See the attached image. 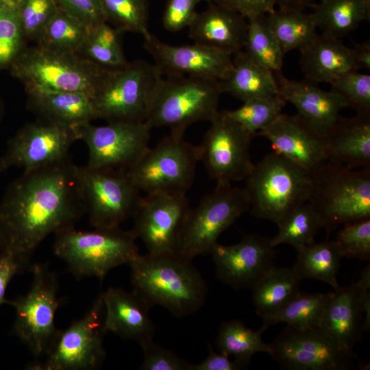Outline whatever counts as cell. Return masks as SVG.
<instances>
[{
    "label": "cell",
    "mask_w": 370,
    "mask_h": 370,
    "mask_svg": "<svg viewBox=\"0 0 370 370\" xmlns=\"http://www.w3.org/2000/svg\"><path fill=\"white\" fill-rule=\"evenodd\" d=\"M184 134L171 132L150 148L126 173L145 194L186 195L193 185L197 163V146Z\"/></svg>",
    "instance_id": "9c48e42d"
},
{
    "label": "cell",
    "mask_w": 370,
    "mask_h": 370,
    "mask_svg": "<svg viewBox=\"0 0 370 370\" xmlns=\"http://www.w3.org/2000/svg\"><path fill=\"white\" fill-rule=\"evenodd\" d=\"M245 180L251 214L277 225L308 201L310 171L274 151L254 164Z\"/></svg>",
    "instance_id": "277c9868"
},
{
    "label": "cell",
    "mask_w": 370,
    "mask_h": 370,
    "mask_svg": "<svg viewBox=\"0 0 370 370\" xmlns=\"http://www.w3.org/2000/svg\"><path fill=\"white\" fill-rule=\"evenodd\" d=\"M55 234V255L78 279L93 276L102 281L110 270L129 264L139 254L133 232L119 227L91 231L71 227Z\"/></svg>",
    "instance_id": "5b68a950"
},
{
    "label": "cell",
    "mask_w": 370,
    "mask_h": 370,
    "mask_svg": "<svg viewBox=\"0 0 370 370\" xmlns=\"http://www.w3.org/2000/svg\"><path fill=\"white\" fill-rule=\"evenodd\" d=\"M249 210L244 188L232 183H217L194 208H190L182 228L177 254L187 260L210 254L220 235Z\"/></svg>",
    "instance_id": "30bf717a"
},
{
    "label": "cell",
    "mask_w": 370,
    "mask_h": 370,
    "mask_svg": "<svg viewBox=\"0 0 370 370\" xmlns=\"http://www.w3.org/2000/svg\"><path fill=\"white\" fill-rule=\"evenodd\" d=\"M1 112H2V108H1V102H0V118H1Z\"/></svg>",
    "instance_id": "6f0895ef"
},
{
    "label": "cell",
    "mask_w": 370,
    "mask_h": 370,
    "mask_svg": "<svg viewBox=\"0 0 370 370\" xmlns=\"http://www.w3.org/2000/svg\"><path fill=\"white\" fill-rule=\"evenodd\" d=\"M78 140L88 149L89 167L127 171L149 149L151 129L145 122L90 123L75 127Z\"/></svg>",
    "instance_id": "9a60e30c"
},
{
    "label": "cell",
    "mask_w": 370,
    "mask_h": 370,
    "mask_svg": "<svg viewBox=\"0 0 370 370\" xmlns=\"http://www.w3.org/2000/svg\"><path fill=\"white\" fill-rule=\"evenodd\" d=\"M343 256L335 241L312 243L297 251L293 268L301 280L311 278L329 284L334 290L339 286L336 275Z\"/></svg>",
    "instance_id": "1f68e13d"
},
{
    "label": "cell",
    "mask_w": 370,
    "mask_h": 370,
    "mask_svg": "<svg viewBox=\"0 0 370 370\" xmlns=\"http://www.w3.org/2000/svg\"><path fill=\"white\" fill-rule=\"evenodd\" d=\"M27 264L10 252L3 251L0 254V306L8 304V300L5 298L7 286L12 278Z\"/></svg>",
    "instance_id": "f907efd6"
},
{
    "label": "cell",
    "mask_w": 370,
    "mask_h": 370,
    "mask_svg": "<svg viewBox=\"0 0 370 370\" xmlns=\"http://www.w3.org/2000/svg\"><path fill=\"white\" fill-rule=\"evenodd\" d=\"M317 0H275L276 6L282 10H305Z\"/></svg>",
    "instance_id": "db71d44e"
},
{
    "label": "cell",
    "mask_w": 370,
    "mask_h": 370,
    "mask_svg": "<svg viewBox=\"0 0 370 370\" xmlns=\"http://www.w3.org/2000/svg\"><path fill=\"white\" fill-rule=\"evenodd\" d=\"M192 260L178 254L140 255L130 263L133 291L150 308H166L182 318L204 305L208 286Z\"/></svg>",
    "instance_id": "7a4b0ae2"
},
{
    "label": "cell",
    "mask_w": 370,
    "mask_h": 370,
    "mask_svg": "<svg viewBox=\"0 0 370 370\" xmlns=\"http://www.w3.org/2000/svg\"><path fill=\"white\" fill-rule=\"evenodd\" d=\"M280 95L293 104L309 126L325 136L340 118L347 103L338 93L320 88L316 84L288 79L281 71L274 73Z\"/></svg>",
    "instance_id": "603a6c76"
},
{
    "label": "cell",
    "mask_w": 370,
    "mask_h": 370,
    "mask_svg": "<svg viewBox=\"0 0 370 370\" xmlns=\"http://www.w3.org/2000/svg\"><path fill=\"white\" fill-rule=\"evenodd\" d=\"M104 307L101 294L86 314L59 330L42 362H34L31 370H91L105 359L103 338Z\"/></svg>",
    "instance_id": "4fadbf2b"
},
{
    "label": "cell",
    "mask_w": 370,
    "mask_h": 370,
    "mask_svg": "<svg viewBox=\"0 0 370 370\" xmlns=\"http://www.w3.org/2000/svg\"><path fill=\"white\" fill-rule=\"evenodd\" d=\"M0 2L10 8L17 9L21 0H0Z\"/></svg>",
    "instance_id": "11a10c76"
},
{
    "label": "cell",
    "mask_w": 370,
    "mask_h": 370,
    "mask_svg": "<svg viewBox=\"0 0 370 370\" xmlns=\"http://www.w3.org/2000/svg\"><path fill=\"white\" fill-rule=\"evenodd\" d=\"M144 358L141 370H189L190 364L174 352L166 349L153 341L141 346Z\"/></svg>",
    "instance_id": "bcb514c9"
},
{
    "label": "cell",
    "mask_w": 370,
    "mask_h": 370,
    "mask_svg": "<svg viewBox=\"0 0 370 370\" xmlns=\"http://www.w3.org/2000/svg\"><path fill=\"white\" fill-rule=\"evenodd\" d=\"M223 93L219 80L193 76L163 77L151 100L145 123L151 130L168 127L184 134L200 121H210L219 112Z\"/></svg>",
    "instance_id": "8992f818"
},
{
    "label": "cell",
    "mask_w": 370,
    "mask_h": 370,
    "mask_svg": "<svg viewBox=\"0 0 370 370\" xmlns=\"http://www.w3.org/2000/svg\"><path fill=\"white\" fill-rule=\"evenodd\" d=\"M310 8L322 34L341 39L370 18V0H317Z\"/></svg>",
    "instance_id": "f546056e"
},
{
    "label": "cell",
    "mask_w": 370,
    "mask_h": 370,
    "mask_svg": "<svg viewBox=\"0 0 370 370\" xmlns=\"http://www.w3.org/2000/svg\"><path fill=\"white\" fill-rule=\"evenodd\" d=\"M90 28L59 8L46 27L38 45L48 49L72 53H79Z\"/></svg>",
    "instance_id": "f35d334b"
},
{
    "label": "cell",
    "mask_w": 370,
    "mask_h": 370,
    "mask_svg": "<svg viewBox=\"0 0 370 370\" xmlns=\"http://www.w3.org/2000/svg\"><path fill=\"white\" fill-rule=\"evenodd\" d=\"M308 201L328 236L341 224L370 218V168L358 170L326 160L310 171Z\"/></svg>",
    "instance_id": "3957f363"
},
{
    "label": "cell",
    "mask_w": 370,
    "mask_h": 370,
    "mask_svg": "<svg viewBox=\"0 0 370 370\" xmlns=\"http://www.w3.org/2000/svg\"><path fill=\"white\" fill-rule=\"evenodd\" d=\"M319 328L343 351L354 354L362 332L370 329V286L358 281L332 292Z\"/></svg>",
    "instance_id": "44dd1931"
},
{
    "label": "cell",
    "mask_w": 370,
    "mask_h": 370,
    "mask_svg": "<svg viewBox=\"0 0 370 370\" xmlns=\"http://www.w3.org/2000/svg\"><path fill=\"white\" fill-rule=\"evenodd\" d=\"M27 92L30 107L45 121L75 128L97 119L91 98L84 93L48 90Z\"/></svg>",
    "instance_id": "83f0119b"
},
{
    "label": "cell",
    "mask_w": 370,
    "mask_h": 370,
    "mask_svg": "<svg viewBox=\"0 0 370 370\" xmlns=\"http://www.w3.org/2000/svg\"><path fill=\"white\" fill-rule=\"evenodd\" d=\"M104 307L103 330L139 345L151 342L155 325L149 316V306L133 291L110 287L101 293Z\"/></svg>",
    "instance_id": "cb8c5ba5"
},
{
    "label": "cell",
    "mask_w": 370,
    "mask_h": 370,
    "mask_svg": "<svg viewBox=\"0 0 370 370\" xmlns=\"http://www.w3.org/2000/svg\"><path fill=\"white\" fill-rule=\"evenodd\" d=\"M25 39L17 9L0 2V69H10L25 49Z\"/></svg>",
    "instance_id": "b9f144b4"
},
{
    "label": "cell",
    "mask_w": 370,
    "mask_h": 370,
    "mask_svg": "<svg viewBox=\"0 0 370 370\" xmlns=\"http://www.w3.org/2000/svg\"><path fill=\"white\" fill-rule=\"evenodd\" d=\"M122 32L106 21L90 29L79 54L106 69L121 68L127 64L120 40Z\"/></svg>",
    "instance_id": "d590c367"
},
{
    "label": "cell",
    "mask_w": 370,
    "mask_h": 370,
    "mask_svg": "<svg viewBox=\"0 0 370 370\" xmlns=\"http://www.w3.org/2000/svg\"><path fill=\"white\" fill-rule=\"evenodd\" d=\"M163 76L144 60L108 70L92 97L97 119L111 122H145L154 92Z\"/></svg>",
    "instance_id": "ba28073f"
},
{
    "label": "cell",
    "mask_w": 370,
    "mask_h": 370,
    "mask_svg": "<svg viewBox=\"0 0 370 370\" xmlns=\"http://www.w3.org/2000/svg\"><path fill=\"white\" fill-rule=\"evenodd\" d=\"M332 90L341 96L358 114L370 116V75L350 71L331 83Z\"/></svg>",
    "instance_id": "7bdbcfd3"
},
{
    "label": "cell",
    "mask_w": 370,
    "mask_h": 370,
    "mask_svg": "<svg viewBox=\"0 0 370 370\" xmlns=\"http://www.w3.org/2000/svg\"><path fill=\"white\" fill-rule=\"evenodd\" d=\"M77 140L75 127L45 121L26 124L9 140L0 174L12 166L27 172L63 161Z\"/></svg>",
    "instance_id": "ac0fdd59"
},
{
    "label": "cell",
    "mask_w": 370,
    "mask_h": 370,
    "mask_svg": "<svg viewBox=\"0 0 370 370\" xmlns=\"http://www.w3.org/2000/svg\"><path fill=\"white\" fill-rule=\"evenodd\" d=\"M270 356L286 370H347L354 354L340 349L319 328L286 325L270 343Z\"/></svg>",
    "instance_id": "e0dca14e"
},
{
    "label": "cell",
    "mask_w": 370,
    "mask_h": 370,
    "mask_svg": "<svg viewBox=\"0 0 370 370\" xmlns=\"http://www.w3.org/2000/svg\"><path fill=\"white\" fill-rule=\"evenodd\" d=\"M3 249H4V241H3V236L0 231V254L3 251Z\"/></svg>",
    "instance_id": "9f6ffc18"
},
{
    "label": "cell",
    "mask_w": 370,
    "mask_h": 370,
    "mask_svg": "<svg viewBox=\"0 0 370 370\" xmlns=\"http://www.w3.org/2000/svg\"><path fill=\"white\" fill-rule=\"evenodd\" d=\"M278 226L279 230L271 238V245L275 247L281 244H288L298 251L314 242L323 224L318 212L306 202L293 210Z\"/></svg>",
    "instance_id": "74e56055"
},
{
    "label": "cell",
    "mask_w": 370,
    "mask_h": 370,
    "mask_svg": "<svg viewBox=\"0 0 370 370\" xmlns=\"http://www.w3.org/2000/svg\"><path fill=\"white\" fill-rule=\"evenodd\" d=\"M76 166L67 158L12 182L0 203L3 251L28 262L47 236L74 227L85 212Z\"/></svg>",
    "instance_id": "6da1fadb"
},
{
    "label": "cell",
    "mask_w": 370,
    "mask_h": 370,
    "mask_svg": "<svg viewBox=\"0 0 370 370\" xmlns=\"http://www.w3.org/2000/svg\"><path fill=\"white\" fill-rule=\"evenodd\" d=\"M190 208L186 195L145 194L132 215V231L143 242L148 254H177Z\"/></svg>",
    "instance_id": "2e32d148"
},
{
    "label": "cell",
    "mask_w": 370,
    "mask_h": 370,
    "mask_svg": "<svg viewBox=\"0 0 370 370\" xmlns=\"http://www.w3.org/2000/svg\"><path fill=\"white\" fill-rule=\"evenodd\" d=\"M243 51L257 64L273 73L281 71L284 53L269 28L266 14L247 19Z\"/></svg>",
    "instance_id": "8d00e7d4"
},
{
    "label": "cell",
    "mask_w": 370,
    "mask_h": 370,
    "mask_svg": "<svg viewBox=\"0 0 370 370\" xmlns=\"http://www.w3.org/2000/svg\"><path fill=\"white\" fill-rule=\"evenodd\" d=\"M267 328L262 325L258 330L253 331L240 320L225 321L219 328L217 347L220 352L233 356L234 361L246 369L254 354H271L270 344L264 343L261 336Z\"/></svg>",
    "instance_id": "836d02e7"
},
{
    "label": "cell",
    "mask_w": 370,
    "mask_h": 370,
    "mask_svg": "<svg viewBox=\"0 0 370 370\" xmlns=\"http://www.w3.org/2000/svg\"><path fill=\"white\" fill-rule=\"evenodd\" d=\"M300 52L301 69L306 80L314 84L331 83L348 71H357L352 49L340 39L321 34Z\"/></svg>",
    "instance_id": "4316f807"
},
{
    "label": "cell",
    "mask_w": 370,
    "mask_h": 370,
    "mask_svg": "<svg viewBox=\"0 0 370 370\" xmlns=\"http://www.w3.org/2000/svg\"><path fill=\"white\" fill-rule=\"evenodd\" d=\"M258 136L267 138L274 152L308 171L327 160L325 137L297 114L282 113Z\"/></svg>",
    "instance_id": "7402d4cb"
},
{
    "label": "cell",
    "mask_w": 370,
    "mask_h": 370,
    "mask_svg": "<svg viewBox=\"0 0 370 370\" xmlns=\"http://www.w3.org/2000/svg\"><path fill=\"white\" fill-rule=\"evenodd\" d=\"M143 46L163 77L193 76L220 81L232 66V55L195 42L171 45L150 33L144 37Z\"/></svg>",
    "instance_id": "ffe728a7"
},
{
    "label": "cell",
    "mask_w": 370,
    "mask_h": 370,
    "mask_svg": "<svg viewBox=\"0 0 370 370\" xmlns=\"http://www.w3.org/2000/svg\"><path fill=\"white\" fill-rule=\"evenodd\" d=\"M201 0H169L164 11L162 24L169 32H176L188 27L195 17Z\"/></svg>",
    "instance_id": "7dc6e473"
},
{
    "label": "cell",
    "mask_w": 370,
    "mask_h": 370,
    "mask_svg": "<svg viewBox=\"0 0 370 370\" xmlns=\"http://www.w3.org/2000/svg\"><path fill=\"white\" fill-rule=\"evenodd\" d=\"M85 212L94 228H113L132 217L141 197L126 171L76 166Z\"/></svg>",
    "instance_id": "7c38bea8"
},
{
    "label": "cell",
    "mask_w": 370,
    "mask_h": 370,
    "mask_svg": "<svg viewBox=\"0 0 370 370\" xmlns=\"http://www.w3.org/2000/svg\"><path fill=\"white\" fill-rule=\"evenodd\" d=\"M286 103L279 95L271 97L250 99L243 101L239 108L225 112L230 119L254 137L282 114Z\"/></svg>",
    "instance_id": "ab89813d"
},
{
    "label": "cell",
    "mask_w": 370,
    "mask_h": 370,
    "mask_svg": "<svg viewBox=\"0 0 370 370\" xmlns=\"http://www.w3.org/2000/svg\"><path fill=\"white\" fill-rule=\"evenodd\" d=\"M237 12L249 19L259 15L267 14L275 9V0H206Z\"/></svg>",
    "instance_id": "681fc988"
},
{
    "label": "cell",
    "mask_w": 370,
    "mask_h": 370,
    "mask_svg": "<svg viewBox=\"0 0 370 370\" xmlns=\"http://www.w3.org/2000/svg\"><path fill=\"white\" fill-rule=\"evenodd\" d=\"M58 8L88 28L106 21L99 0H55Z\"/></svg>",
    "instance_id": "c3c4849f"
},
{
    "label": "cell",
    "mask_w": 370,
    "mask_h": 370,
    "mask_svg": "<svg viewBox=\"0 0 370 370\" xmlns=\"http://www.w3.org/2000/svg\"><path fill=\"white\" fill-rule=\"evenodd\" d=\"M234 56L230 71L220 80L223 93L242 101L280 95L273 72L253 62L243 50Z\"/></svg>",
    "instance_id": "f1b7e54d"
},
{
    "label": "cell",
    "mask_w": 370,
    "mask_h": 370,
    "mask_svg": "<svg viewBox=\"0 0 370 370\" xmlns=\"http://www.w3.org/2000/svg\"><path fill=\"white\" fill-rule=\"evenodd\" d=\"M335 241L343 257L369 261L370 218L345 224L337 234Z\"/></svg>",
    "instance_id": "f6af8a7d"
},
{
    "label": "cell",
    "mask_w": 370,
    "mask_h": 370,
    "mask_svg": "<svg viewBox=\"0 0 370 370\" xmlns=\"http://www.w3.org/2000/svg\"><path fill=\"white\" fill-rule=\"evenodd\" d=\"M301 280L293 267H272L251 288L256 314L263 319L277 312L300 292Z\"/></svg>",
    "instance_id": "4dcf8cb0"
},
{
    "label": "cell",
    "mask_w": 370,
    "mask_h": 370,
    "mask_svg": "<svg viewBox=\"0 0 370 370\" xmlns=\"http://www.w3.org/2000/svg\"><path fill=\"white\" fill-rule=\"evenodd\" d=\"M58 10L55 0H21L17 10L25 38L38 42Z\"/></svg>",
    "instance_id": "ee69618b"
},
{
    "label": "cell",
    "mask_w": 370,
    "mask_h": 370,
    "mask_svg": "<svg viewBox=\"0 0 370 370\" xmlns=\"http://www.w3.org/2000/svg\"><path fill=\"white\" fill-rule=\"evenodd\" d=\"M332 295L299 292L275 313L262 319L269 327L279 323L297 328H319L324 308Z\"/></svg>",
    "instance_id": "e575fe53"
},
{
    "label": "cell",
    "mask_w": 370,
    "mask_h": 370,
    "mask_svg": "<svg viewBox=\"0 0 370 370\" xmlns=\"http://www.w3.org/2000/svg\"><path fill=\"white\" fill-rule=\"evenodd\" d=\"M10 69L27 91L77 92L91 99L110 70L79 53L58 51L40 45L25 49Z\"/></svg>",
    "instance_id": "52a82bcc"
},
{
    "label": "cell",
    "mask_w": 370,
    "mask_h": 370,
    "mask_svg": "<svg viewBox=\"0 0 370 370\" xmlns=\"http://www.w3.org/2000/svg\"><path fill=\"white\" fill-rule=\"evenodd\" d=\"M269 28L284 55L299 51L317 36V26L311 13L301 10H274L266 14Z\"/></svg>",
    "instance_id": "d6a6232c"
},
{
    "label": "cell",
    "mask_w": 370,
    "mask_h": 370,
    "mask_svg": "<svg viewBox=\"0 0 370 370\" xmlns=\"http://www.w3.org/2000/svg\"><path fill=\"white\" fill-rule=\"evenodd\" d=\"M275 248L271 238L251 234L245 235L234 245L217 243L210 254L220 281L236 290L251 289L275 265Z\"/></svg>",
    "instance_id": "d6986e66"
},
{
    "label": "cell",
    "mask_w": 370,
    "mask_h": 370,
    "mask_svg": "<svg viewBox=\"0 0 370 370\" xmlns=\"http://www.w3.org/2000/svg\"><path fill=\"white\" fill-rule=\"evenodd\" d=\"M247 27V19L240 14L210 3L188 27L195 43L232 56L243 50Z\"/></svg>",
    "instance_id": "d4e9b609"
},
{
    "label": "cell",
    "mask_w": 370,
    "mask_h": 370,
    "mask_svg": "<svg viewBox=\"0 0 370 370\" xmlns=\"http://www.w3.org/2000/svg\"><path fill=\"white\" fill-rule=\"evenodd\" d=\"M324 137L327 160L352 169L370 168V116H341Z\"/></svg>",
    "instance_id": "484cf974"
},
{
    "label": "cell",
    "mask_w": 370,
    "mask_h": 370,
    "mask_svg": "<svg viewBox=\"0 0 370 370\" xmlns=\"http://www.w3.org/2000/svg\"><path fill=\"white\" fill-rule=\"evenodd\" d=\"M352 49L357 71L360 69L370 70V41L355 45Z\"/></svg>",
    "instance_id": "f5cc1de1"
},
{
    "label": "cell",
    "mask_w": 370,
    "mask_h": 370,
    "mask_svg": "<svg viewBox=\"0 0 370 370\" xmlns=\"http://www.w3.org/2000/svg\"><path fill=\"white\" fill-rule=\"evenodd\" d=\"M105 21L121 32L150 34L147 0H99Z\"/></svg>",
    "instance_id": "60d3db41"
},
{
    "label": "cell",
    "mask_w": 370,
    "mask_h": 370,
    "mask_svg": "<svg viewBox=\"0 0 370 370\" xmlns=\"http://www.w3.org/2000/svg\"><path fill=\"white\" fill-rule=\"evenodd\" d=\"M31 287L24 295L8 304L15 310L13 333L27 347L35 358L45 356L59 330L55 314L60 304L58 280L45 264L31 267Z\"/></svg>",
    "instance_id": "8fae6325"
},
{
    "label": "cell",
    "mask_w": 370,
    "mask_h": 370,
    "mask_svg": "<svg viewBox=\"0 0 370 370\" xmlns=\"http://www.w3.org/2000/svg\"><path fill=\"white\" fill-rule=\"evenodd\" d=\"M244 368L236 361L232 360L227 355L215 352L209 345V354L206 358L198 364L190 366L189 370H239Z\"/></svg>",
    "instance_id": "816d5d0a"
},
{
    "label": "cell",
    "mask_w": 370,
    "mask_h": 370,
    "mask_svg": "<svg viewBox=\"0 0 370 370\" xmlns=\"http://www.w3.org/2000/svg\"><path fill=\"white\" fill-rule=\"evenodd\" d=\"M210 122L202 143L197 146L199 161L217 183L245 180L254 164L249 155L253 136L230 119L225 110H219Z\"/></svg>",
    "instance_id": "5bb4252c"
}]
</instances>
